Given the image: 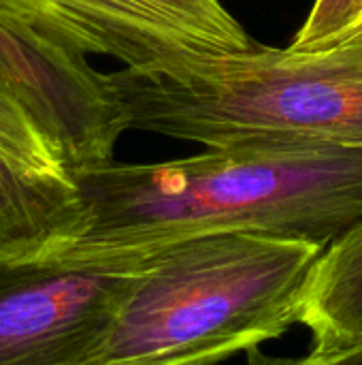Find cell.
Returning a JSON list of instances; mask_svg holds the SVG:
<instances>
[{"instance_id": "6da1fadb", "label": "cell", "mask_w": 362, "mask_h": 365, "mask_svg": "<svg viewBox=\"0 0 362 365\" xmlns=\"http://www.w3.org/2000/svg\"><path fill=\"white\" fill-rule=\"evenodd\" d=\"M79 216L62 240L151 248L203 233H258L326 250L362 220V148L329 143L207 150L109 163L70 178Z\"/></svg>"}, {"instance_id": "7a4b0ae2", "label": "cell", "mask_w": 362, "mask_h": 365, "mask_svg": "<svg viewBox=\"0 0 362 365\" xmlns=\"http://www.w3.org/2000/svg\"><path fill=\"white\" fill-rule=\"evenodd\" d=\"M126 130L207 150L362 148V41L301 51L254 43L164 68L105 73Z\"/></svg>"}, {"instance_id": "3957f363", "label": "cell", "mask_w": 362, "mask_h": 365, "mask_svg": "<svg viewBox=\"0 0 362 365\" xmlns=\"http://www.w3.org/2000/svg\"><path fill=\"white\" fill-rule=\"evenodd\" d=\"M322 248L258 233L158 244L98 365H215L299 323Z\"/></svg>"}, {"instance_id": "277c9868", "label": "cell", "mask_w": 362, "mask_h": 365, "mask_svg": "<svg viewBox=\"0 0 362 365\" xmlns=\"http://www.w3.org/2000/svg\"><path fill=\"white\" fill-rule=\"evenodd\" d=\"M62 237L0 250V365H98L145 263Z\"/></svg>"}, {"instance_id": "5b68a950", "label": "cell", "mask_w": 362, "mask_h": 365, "mask_svg": "<svg viewBox=\"0 0 362 365\" xmlns=\"http://www.w3.org/2000/svg\"><path fill=\"white\" fill-rule=\"evenodd\" d=\"M0 17L70 53L107 56L130 71L254 45L220 0H0Z\"/></svg>"}, {"instance_id": "8992f818", "label": "cell", "mask_w": 362, "mask_h": 365, "mask_svg": "<svg viewBox=\"0 0 362 365\" xmlns=\"http://www.w3.org/2000/svg\"><path fill=\"white\" fill-rule=\"evenodd\" d=\"M0 92L45 139L68 178L113 163L126 133L105 73L0 17Z\"/></svg>"}, {"instance_id": "52a82bcc", "label": "cell", "mask_w": 362, "mask_h": 365, "mask_svg": "<svg viewBox=\"0 0 362 365\" xmlns=\"http://www.w3.org/2000/svg\"><path fill=\"white\" fill-rule=\"evenodd\" d=\"M77 216L73 180L30 171L0 150V250L64 237Z\"/></svg>"}, {"instance_id": "ba28073f", "label": "cell", "mask_w": 362, "mask_h": 365, "mask_svg": "<svg viewBox=\"0 0 362 365\" xmlns=\"http://www.w3.org/2000/svg\"><path fill=\"white\" fill-rule=\"evenodd\" d=\"M314 344L362 336V220L318 257L299 312Z\"/></svg>"}, {"instance_id": "9c48e42d", "label": "cell", "mask_w": 362, "mask_h": 365, "mask_svg": "<svg viewBox=\"0 0 362 365\" xmlns=\"http://www.w3.org/2000/svg\"><path fill=\"white\" fill-rule=\"evenodd\" d=\"M0 150L15 163L41 175L70 180L62 169L45 139L32 126V122L21 113V109L11 103L0 92Z\"/></svg>"}, {"instance_id": "30bf717a", "label": "cell", "mask_w": 362, "mask_h": 365, "mask_svg": "<svg viewBox=\"0 0 362 365\" xmlns=\"http://www.w3.org/2000/svg\"><path fill=\"white\" fill-rule=\"evenodd\" d=\"M362 0H316L305 24L288 47L301 51L326 49L361 17Z\"/></svg>"}, {"instance_id": "8fae6325", "label": "cell", "mask_w": 362, "mask_h": 365, "mask_svg": "<svg viewBox=\"0 0 362 365\" xmlns=\"http://www.w3.org/2000/svg\"><path fill=\"white\" fill-rule=\"evenodd\" d=\"M247 365H362V336L333 344H314L303 357H273L254 346L245 351Z\"/></svg>"}, {"instance_id": "7c38bea8", "label": "cell", "mask_w": 362, "mask_h": 365, "mask_svg": "<svg viewBox=\"0 0 362 365\" xmlns=\"http://www.w3.org/2000/svg\"><path fill=\"white\" fill-rule=\"evenodd\" d=\"M350 41H362V15L335 41V45H341V43H350Z\"/></svg>"}, {"instance_id": "4fadbf2b", "label": "cell", "mask_w": 362, "mask_h": 365, "mask_svg": "<svg viewBox=\"0 0 362 365\" xmlns=\"http://www.w3.org/2000/svg\"><path fill=\"white\" fill-rule=\"evenodd\" d=\"M361 15H362V13H361Z\"/></svg>"}]
</instances>
